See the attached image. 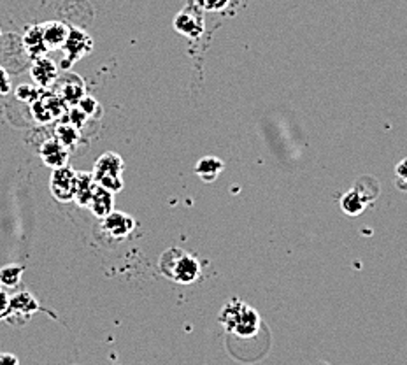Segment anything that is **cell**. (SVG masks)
<instances>
[{
  "instance_id": "obj_14",
  "label": "cell",
  "mask_w": 407,
  "mask_h": 365,
  "mask_svg": "<svg viewBox=\"0 0 407 365\" xmlns=\"http://www.w3.org/2000/svg\"><path fill=\"white\" fill-rule=\"evenodd\" d=\"M21 45H23L25 51L28 53V57L35 58L44 57L47 51L46 42H44V35H42V25H34V27H27L25 30L23 39H21Z\"/></svg>"
},
{
  "instance_id": "obj_12",
  "label": "cell",
  "mask_w": 407,
  "mask_h": 365,
  "mask_svg": "<svg viewBox=\"0 0 407 365\" xmlns=\"http://www.w3.org/2000/svg\"><path fill=\"white\" fill-rule=\"evenodd\" d=\"M41 158L47 167H53V169L67 166V158H69L67 148H65L64 144H60L57 139H50V141L42 142Z\"/></svg>"
},
{
  "instance_id": "obj_10",
  "label": "cell",
  "mask_w": 407,
  "mask_h": 365,
  "mask_svg": "<svg viewBox=\"0 0 407 365\" xmlns=\"http://www.w3.org/2000/svg\"><path fill=\"white\" fill-rule=\"evenodd\" d=\"M38 309H39V304H38V301L32 297V294L21 291V294L11 297L9 311H7V315L4 316V318L11 320L14 316V320L27 321L28 318H30L32 313H35Z\"/></svg>"
},
{
  "instance_id": "obj_16",
  "label": "cell",
  "mask_w": 407,
  "mask_h": 365,
  "mask_svg": "<svg viewBox=\"0 0 407 365\" xmlns=\"http://www.w3.org/2000/svg\"><path fill=\"white\" fill-rule=\"evenodd\" d=\"M91 173H76V188H74V200L79 207H88L91 197H93L95 188H97Z\"/></svg>"
},
{
  "instance_id": "obj_13",
  "label": "cell",
  "mask_w": 407,
  "mask_h": 365,
  "mask_svg": "<svg viewBox=\"0 0 407 365\" xmlns=\"http://www.w3.org/2000/svg\"><path fill=\"white\" fill-rule=\"evenodd\" d=\"M71 28L62 21H47L42 25V35L44 42H46L47 50H62L69 37Z\"/></svg>"
},
{
  "instance_id": "obj_11",
  "label": "cell",
  "mask_w": 407,
  "mask_h": 365,
  "mask_svg": "<svg viewBox=\"0 0 407 365\" xmlns=\"http://www.w3.org/2000/svg\"><path fill=\"white\" fill-rule=\"evenodd\" d=\"M30 76L35 85L41 86V88H47V86L55 85L60 74H58V67L53 60H50L47 57H39L35 58L34 65H32Z\"/></svg>"
},
{
  "instance_id": "obj_6",
  "label": "cell",
  "mask_w": 407,
  "mask_h": 365,
  "mask_svg": "<svg viewBox=\"0 0 407 365\" xmlns=\"http://www.w3.org/2000/svg\"><path fill=\"white\" fill-rule=\"evenodd\" d=\"M174 28L179 34L186 35V37H199L204 30V16L200 14L199 6L195 7L193 4H190L186 9H183L181 13L176 16Z\"/></svg>"
},
{
  "instance_id": "obj_18",
  "label": "cell",
  "mask_w": 407,
  "mask_h": 365,
  "mask_svg": "<svg viewBox=\"0 0 407 365\" xmlns=\"http://www.w3.org/2000/svg\"><path fill=\"white\" fill-rule=\"evenodd\" d=\"M353 190L365 200L367 206L372 204L374 200L379 197V182L370 176H364V178H360V180H357Z\"/></svg>"
},
{
  "instance_id": "obj_22",
  "label": "cell",
  "mask_w": 407,
  "mask_h": 365,
  "mask_svg": "<svg viewBox=\"0 0 407 365\" xmlns=\"http://www.w3.org/2000/svg\"><path fill=\"white\" fill-rule=\"evenodd\" d=\"M78 108L81 109V111L88 116V118L97 120V118H101V116H102L101 104H98V102L95 100L93 97H88V95H84L81 100L78 102Z\"/></svg>"
},
{
  "instance_id": "obj_23",
  "label": "cell",
  "mask_w": 407,
  "mask_h": 365,
  "mask_svg": "<svg viewBox=\"0 0 407 365\" xmlns=\"http://www.w3.org/2000/svg\"><path fill=\"white\" fill-rule=\"evenodd\" d=\"M16 97L21 102H35L39 98V90L32 85H21L16 88Z\"/></svg>"
},
{
  "instance_id": "obj_9",
  "label": "cell",
  "mask_w": 407,
  "mask_h": 365,
  "mask_svg": "<svg viewBox=\"0 0 407 365\" xmlns=\"http://www.w3.org/2000/svg\"><path fill=\"white\" fill-rule=\"evenodd\" d=\"M55 93L60 95L65 100V104L71 105H78V102L84 97V83L78 76L74 74H65V76H58V79L55 81Z\"/></svg>"
},
{
  "instance_id": "obj_7",
  "label": "cell",
  "mask_w": 407,
  "mask_h": 365,
  "mask_svg": "<svg viewBox=\"0 0 407 365\" xmlns=\"http://www.w3.org/2000/svg\"><path fill=\"white\" fill-rule=\"evenodd\" d=\"M65 100L57 93H47L39 97L38 100L32 102V111H34V116L38 122L47 123L53 122L55 118L62 116L65 109Z\"/></svg>"
},
{
  "instance_id": "obj_15",
  "label": "cell",
  "mask_w": 407,
  "mask_h": 365,
  "mask_svg": "<svg viewBox=\"0 0 407 365\" xmlns=\"http://www.w3.org/2000/svg\"><path fill=\"white\" fill-rule=\"evenodd\" d=\"M113 195H115V193L109 192V190L102 188V186H97L90 204H88L91 213H93L97 218H102V220H104L108 214H111L113 211H115V197Z\"/></svg>"
},
{
  "instance_id": "obj_2",
  "label": "cell",
  "mask_w": 407,
  "mask_h": 365,
  "mask_svg": "<svg viewBox=\"0 0 407 365\" xmlns=\"http://www.w3.org/2000/svg\"><path fill=\"white\" fill-rule=\"evenodd\" d=\"M123 169L125 162L118 153L108 151L95 162L93 167V178L98 186L109 190V192L116 193L123 188Z\"/></svg>"
},
{
  "instance_id": "obj_19",
  "label": "cell",
  "mask_w": 407,
  "mask_h": 365,
  "mask_svg": "<svg viewBox=\"0 0 407 365\" xmlns=\"http://www.w3.org/2000/svg\"><path fill=\"white\" fill-rule=\"evenodd\" d=\"M79 137H81V132L76 125H72L71 122L69 123H60V125L55 129V139H57L60 144H64L65 148H74L78 144Z\"/></svg>"
},
{
  "instance_id": "obj_4",
  "label": "cell",
  "mask_w": 407,
  "mask_h": 365,
  "mask_svg": "<svg viewBox=\"0 0 407 365\" xmlns=\"http://www.w3.org/2000/svg\"><path fill=\"white\" fill-rule=\"evenodd\" d=\"M62 50H64L65 53L64 62H62V69L67 71V69H71L76 62L81 60L83 57L91 53V50H93V41H91V37L86 34V32L79 30V28H71L67 41H65V45L62 46Z\"/></svg>"
},
{
  "instance_id": "obj_8",
  "label": "cell",
  "mask_w": 407,
  "mask_h": 365,
  "mask_svg": "<svg viewBox=\"0 0 407 365\" xmlns=\"http://www.w3.org/2000/svg\"><path fill=\"white\" fill-rule=\"evenodd\" d=\"M135 228V220L130 216V214L120 213V211H113L111 214L104 218L102 221V230L108 233L113 239L122 241L125 237L130 236Z\"/></svg>"
},
{
  "instance_id": "obj_20",
  "label": "cell",
  "mask_w": 407,
  "mask_h": 365,
  "mask_svg": "<svg viewBox=\"0 0 407 365\" xmlns=\"http://www.w3.org/2000/svg\"><path fill=\"white\" fill-rule=\"evenodd\" d=\"M340 207H343V211L348 216H358V214H362L365 211L367 202L351 188L350 192L344 193L343 199H340Z\"/></svg>"
},
{
  "instance_id": "obj_27",
  "label": "cell",
  "mask_w": 407,
  "mask_h": 365,
  "mask_svg": "<svg viewBox=\"0 0 407 365\" xmlns=\"http://www.w3.org/2000/svg\"><path fill=\"white\" fill-rule=\"evenodd\" d=\"M9 304H11V297L6 290H0V318L7 315L9 311Z\"/></svg>"
},
{
  "instance_id": "obj_24",
  "label": "cell",
  "mask_w": 407,
  "mask_h": 365,
  "mask_svg": "<svg viewBox=\"0 0 407 365\" xmlns=\"http://www.w3.org/2000/svg\"><path fill=\"white\" fill-rule=\"evenodd\" d=\"M395 182L402 192H407V158L401 160L395 167Z\"/></svg>"
},
{
  "instance_id": "obj_17",
  "label": "cell",
  "mask_w": 407,
  "mask_h": 365,
  "mask_svg": "<svg viewBox=\"0 0 407 365\" xmlns=\"http://www.w3.org/2000/svg\"><path fill=\"white\" fill-rule=\"evenodd\" d=\"M223 169H225V163L222 160L216 158V156H205L195 166V174L204 182H212L222 174Z\"/></svg>"
},
{
  "instance_id": "obj_25",
  "label": "cell",
  "mask_w": 407,
  "mask_h": 365,
  "mask_svg": "<svg viewBox=\"0 0 407 365\" xmlns=\"http://www.w3.org/2000/svg\"><path fill=\"white\" fill-rule=\"evenodd\" d=\"M69 112H71V115H69V122H71L72 125L78 127V129H81L84 123H86L88 120H90L86 115H84L81 109L78 108V105H74V108H72Z\"/></svg>"
},
{
  "instance_id": "obj_21",
  "label": "cell",
  "mask_w": 407,
  "mask_h": 365,
  "mask_svg": "<svg viewBox=\"0 0 407 365\" xmlns=\"http://www.w3.org/2000/svg\"><path fill=\"white\" fill-rule=\"evenodd\" d=\"M23 265L11 264L0 269V286L4 288H14L20 284L21 276H23Z\"/></svg>"
},
{
  "instance_id": "obj_3",
  "label": "cell",
  "mask_w": 407,
  "mask_h": 365,
  "mask_svg": "<svg viewBox=\"0 0 407 365\" xmlns=\"http://www.w3.org/2000/svg\"><path fill=\"white\" fill-rule=\"evenodd\" d=\"M223 325L229 328L230 332L243 335V337H249V335L256 334L260 325V318L249 306L243 304V302H234V304L227 306L225 311L222 315Z\"/></svg>"
},
{
  "instance_id": "obj_1",
  "label": "cell",
  "mask_w": 407,
  "mask_h": 365,
  "mask_svg": "<svg viewBox=\"0 0 407 365\" xmlns=\"http://www.w3.org/2000/svg\"><path fill=\"white\" fill-rule=\"evenodd\" d=\"M159 271L167 279L176 281V283L190 284L200 276V264L188 251L179 250V248H171V250L164 251L162 257H160Z\"/></svg>"
},
{
  "instance_id": "obj_26",
  "label": "cell",
  "mask_w": 407,
  "mask_h": 365,
  "mask_svg": "<svg viewBox=\"0 0 407 365\" xmlns=\"http://www.w3.org/2000/svg\"><path fill=\"white\" fill-rule=\"evenodd\" d=\"M229 0H197V6L204 7V9H211V11H219L227 6Z\"/></svg>"
},
{
  "instance_id": "obj_5",
  "label": "cell",
  "mask_w": 407,
  "mask_h": 365,
  "mask_svg": "<svg viewBox=\"0 0 407 365\" xmlns=\"http://www.w3.org/2000/svg\"><path fill=\"white\" fill-rule=\"evenodd\" d=\"M50 188L58 202H71V200H74L76 170H72L69 166L53 169V174H51L50 180Z\"/></svg>"
},
{
  "instance_id": "obj_29",
  "label": "cell",
  "mask_w": 407,
  "mask_h": 365,
  "mask_svg": "<svg viewBox=\"0 0 407 365\" xmlns=\"http://www.w3.org/2000/svg\"><path fill=\"white\" fill-rule=\"evenodd\" d=\"M0 365H20L18 359L9 353H0Z\"/></svg>"
},
{
  "instance_id": "obj_28",
  "label": "cell",
  "mask_w": 407,
  "mask_h": 365,
  "mask_svg": "<svg viewBox=\"0 0 407 365\" xmlns=\"http://www.w3.org/2000/svg\"><path fill=\"white\" fill-rule=\"evenodd\" d=\"M11 90V79L6 69L0 67V93H7Z\"/></svg>"
}]
</instances>
